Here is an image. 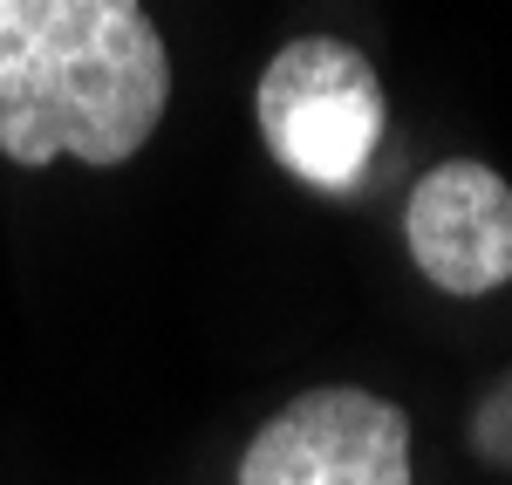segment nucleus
Returning a JSON list of instances; mask_svg holds the SVG:
<instances>
[{"mask_svg":"<svg viewBox=\"0 0 512 485\" xmlns=\"http://www.w3.org/2000/svg\"><path fill=\"white\" fill-rule=\"evenodd\" d=\"M171 103V55L144 0H0V158L130 164Z\"/></svg>","mask_w":512,"mask_h":485,"instance_id":"nucleus-1","label":"nucleus"},{"mask_svg":"<svg viewBox=\"0 0 512 485\" xmlns=\"http://www.w3.org/2000/svg\"><path fill=\"white\" fill-rule=\"evenodd\" d=\"M260 137L287 178L308 192H355L383 144V82L376 62L342 35H301L260 69Z\"/></svg>","mask_w":512,"mask_h":485,"instance_id":"nucleus-2","label":"nucleus"},{"mask_svg":"<svg viewBox=\"0 0 512 485\" xmlns=\"http://www.w3.org/2000/svg\"><path fill=\"white\" fill-rule=\"evenodd\" d=\"M239 485H410V417L355 383L301 390L253 431Z\"/></svg>","mask_w":512,"mask_h":485,"instance_id":"nucleus-3","label":"nucleus"},{"mask_svg":"<svg viewBox=\"0 0 512 485\" xmlns=\"http://www.w3.org/2000/svg\"><path fill=\"white\" fill-rule=\"evenodd\" d=\"M403 246L437 294H499L512 281V185L478 158L424 171L403 205Z\"/></svg>","mask_w":512,"mask_h":485,"instance_id":"nucleus-4","label":"nucleus"}]
</instances>
